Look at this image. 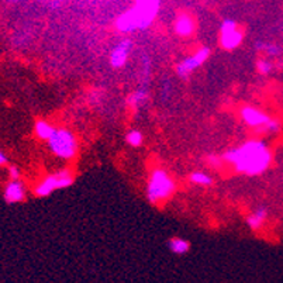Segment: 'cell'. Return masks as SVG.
<instances>
[{"mask_svg": "<svg viewBox=\"0 0 283 283\" xmlns=\"http://www.w3.org/2000/svg\"><path fill=\"white\" fill-rule=\"evenodd\" d=\"M34 133L37 138L40 140H44V141H50V138L54 136L55 133V127L52 124H50L47 120H37L34 124Z\"/></svg>", "mask_w": 283, "mask_h": 283, "instance_id": "cell-14", "label": "cell"}, {"mask_svg": "<svg viewBox=\"0 0 283 283\" xmlns=\"http://www.w3.org/2000/svg\"><path fill=\"white\" fill-rule=\"evenodd\" d=\"M159 2L148 0V2H137L116 18L114 26L120 33L128 34L138 30H147L151 27L154 20L159 13Z\"/></svg>", "mask_w": 283, "mask_h": 283, "instance_id": "cell-2", "label": "cell"}, {"mask_svg": "<svg viewBox=\"0 0 283 283\" xmlns=\"http://www.w3.org/2000/svg\"><path fill=\"white\" fill-rule=\"evenodd\" d=\"M7 173H9V178H10L12 181H20L21 172H20L18 166H16V165H12V166H9V170H7Z\"/></svg>", "mask_w": 283, "mask_h": 283, "instance_id": "cell-23", "label": "cell"}, {"mask_svg": "<svg viewBox=\"0 0 283 283\" xmlns=\"http://www.w3.org/2000/svg\"><path fill=\"white\" fill-rule=\"evenodd\" d=\"M168 248L170 249V252L175 255H185L190 251V243L183 240V238L175 237L169 240L168 243Z\"/></svg>", "mask_w": 283, "mask_h": 283, "instance_id": "cell-15", "label": "cell"}, {"mask_svg": "<svg viewBox=\"0 0 283 283\" xmlns=\"http://www.w3.org/2000/svg\"><path fill=\"white\" fill-rule=\"evenodd\" d=\"M48 148L57 158L69 161L78 154V140L68 128H55L54 136L48 141Z\"/></svg>", "mask_w": 283, "mask_h": 283, "instance_id": "cell-4", "label": "cell"}, {"mask_svg": "<svg viewBox=\"0 0 283 283\" xmlns=\"http://www.w3.org/2000/svg\"><path fill=\"white\" fill-rule=\"evenodd\" d=\"M190 182L194 183V185H199V186H210L213 185V178L206 173V172H202V170H198V172H193L190 175Z\"/></svg>", "mask_w": 283, "mask_h": 283, "instance_id": "cell-17", "label": "cell"}, {"mask_svg": "<svg viewBox=\"0 0 283 283\" xmlns=\"http://www.w3.org/2000/svg\"><path fill=\"white\" fill-rule=\"evenodd\" d=\"M244 40V31L243 30H235V31H231V33H226V34H220V38H219V42H220V47L226 51H232L238 47L241 46V42Z\"/></svg>", "mask_w": 283, "mask_h": 283, "instance_id": "cell-11", "label": "cell"}, {"mask_svg": "<svg viewBox=\"0 0 283 283\" xmlns=\"http://www.w3.org/2000/svg\"><path fill=\"white\" fill-rule=\"evenodd\" d=\"M194 29H196V23L190 14L179 13L175 17L173 30L179 37H190L194 33Z\"/></svg>", "mask_w": 283, "mask_h": 283, "instance_id": "cell-10", "label": "cell"}, {"mask_svg": "<svg viewBox=\"0 0 283 283\" xmlns=\"http://www.w3.org/2000/svg\"><path fill=\"white\" fill-rule=\"evenodd\" d=\"M238 24L235 20H232V18H226V20H223V23L220 24V34H226V33H231V31H235L238 30Z\"/></svg>", "mask_w": 283, "mask_h": 283, "instance_id": "cell-21", "label": "cell"}, {"mask_svg": "<svg viewBox=\"0 0 283 283\" xmlns=\"http://www.w3.org/2000/svg\"><path fill=\"white\" fill-rule=\"evenodd\" d=\"M207 164L211 166V168H220L221 165L224 164V161H223V158H221L220 155H215V154H211V155H209L207 157Z\"/></svg>", "mask_w": 283, "mask_h": 283, "instance_id": "cell-22", "label": "cell"}, {"mask_svg": "<svg viewBox=\"0 0 283 283\" xmlns=\"http://www.w3.org/2000/svg\"><path fill=\"white\" fill-rule=\"evenodd\" d=\"M141 63L142 80H144V85H141V88H148V83H149V75H151V59H149V57H148L147 54H142Z\"/></svg>", "mask_w": 283, "mask_h": 283, "instance_id": "cell-19", "label": "cell"}, {"mask_svg": "<svg viewBox=\"0 0 283 283\" xmlns=\"http://www.w3.org/2000/svg\"><path fill=\"white\" fill-rule=\"evenodd\" d=\"M3 198L7 204L20 203L26 199V186L21 181H10L5 187Z\"/></svg>", "mask_w": 283, "mask_h": 283, "instance_id": "cell-9", "label": "cell"}, {"mask_svg": "<svg viewBox=\"0 0 283 283\" xmlns=\"http://www.w3.org/2000/svg\"><path fill=\"white\" fill-rule=\"evenodd\" d=\"M125 141H127V144L131 145V147H141L142 141H144V136H142L141 131L130 130L127 133V136H125Z\"/></svg>", "mask_w": 283, "mask_h": 283, "instance_id": "cell-18", "label": "cell"}, {"mask_svg": "<svg viewBox=\"0 0 283 283\" xmlns=\"http://www.w3.org/2000/svg\"><path fill=\"white\" fill-rule=\"evenodd\" d=\"M74 183V173L71 169H61L54 172L51 175H47L42 181L34 187L35 196L38 198H46L50 196L55 190L69 187Z\"/></svg>", "mask_w": 283, "mask_h": 283, "instance_id": "cell-5", "label": "cell"}, {"mask_svg": "<svg viewBox=\"0 0 283 283\" xmlns=\"http://www.w3.org/2000/svg\"><path fill=\"white\" fill-rule=\"evenodd\" d=\"M268 217H269V211L266 207H258V209H255L251 214H248L247 217V226L249 227V230H252V231H258L260 230L264 224L268 220Z\"/></svg>", "mask_w": 283, "mask_h": 283, "instance_id": "cell-12", "label": "cell"}, {"mask_svg": "<svg viewBox=\"0 0 283 283\" xmlns=\"http://www.w3.org/2000/svg\"><path fill=\"white\" fill-rule=\"evenodd\" d=\"M148 99H149L148 88H141V86H140L137 91H134L131 95L127 96L125 103H127V106L131 108H140L148 102Z\"/></svg>", "mask_w": 283, "mask_h": 283, "instance_id": "cell-13", "label": "cell"}, {"mask_svg": "<svg viewBox=\"0 0 283 283\" xmlns=\"http://www.w3.org/2000/svg\"><path fill=\"white\" fill-rule=\"evenodd\" d=\"M176 185L170 175L164 169H154L147 183V198L149 203L165 202L175 193Z\"/></svg>", "mask_w": 283, "mask_h": 283, "instance_id": "cell-3", "label": "cell"}, {"mask_svg": "<svg viewBox=\"0 0 283 283\" xmlns=\"http://www.w3.org/2000/svg\"><path fill=\"white\" fill-rule=\"evenodd\" d=\"M210 57V48L207 47H202L199 48L198 51L194 52L190 57L182 59L181 62L176 65V75L181 78V79H189L190 75L200 68Z\"/></svg>", "mask_w": 283, "mask_h": 283, "instance_id": "cell-6", "label": "cell"}, {"mask_svg": "<svg viewBox=\"0 0 283 283\" xmlns=\"http://www.w3.org/2000/svg\"><path fill=\"white\" fill-rule=\"evenodd\" d=\"M255 50L262 52V54H266L269 57H279V55H282V48L277 46V44H273V42L256 41L255 42Z\"/></svg>", "mask_w": 283, "mask_h": 283, "instance_id": "cell-16", "label": "cell"}, {"mask_svg": "<svg viewBox=\"0 0 283 283\" xmlns=\"http://www.w3.org/2000/svg\"><path fill=\"white\" fill-rule=\"evenodd\" d=\"M6 164H7L6 154L2 153V151H0V166H3V165H6Z\"/></svg>", "mask_w": 283, "mask_h": 283, "instance_id": "cell-24", "label": "cell"}, {"mask_svg": "<svg viewBox=\"0 0 283 283\" xmlns=\"http://www.w3.org/2000/svg\"><path fill=\"white\" fill-rule=\"evenodd\" d=\"M240 113H241V119L245 124L251 128L260 131V133H265L266 127L273 119L269 114H266L265 112H262L260 108L254 107V106H244Z\"/></svg>", "mask_w": 283, "mask_h": 283, "instance_id": "cell-7", "label": "cell"}, {"mask_svg": "<svg viewBox=\"0 0 283 283\" xmlns=\"http://www.w3.org/2000/svg\"><path fill=\"white\" fill-rule=\"evenodd\" d=\"M221 158L235 172L247 176L262 175L272 164L271 149L264 140H249L226 151Z\"/></svg>", "mask_w": 283, "mask_h": 283, "instance_id": "cell-1", "label": "cell"}, {"mask_svg": "<svg viewBox=\"0 0 283 283\" xmlns=\"http://www.w3.org/2000/svg\"><path fill=\"white\" fill-rule=\"evenodd\" d=\"M273 71V63L266 59V58H260L256 61V72L259 75H264V76H268L269 74H272Z\"/></svg>", "mask_w": 283, "mask_h": 283, "instance_id": "cell-20", "label": "cell"}, {"mask_svg": "<svg viewBox=\"0 0 283 283\" xmlns=\"http://www.w3.org/2000/svg\"><path fill=\"white\" fill-rule=\"evenodd\" d=\"M133 50V41L130 38H124L121 40L112 50V54H110V65L112 68L120 69L124 67L127 61H128V55H130V51Z\"/></svg>", "mask_w": 283, "mask_h": 283, "instance_id": "cell-8", "label": "cell"}]
</instances>
